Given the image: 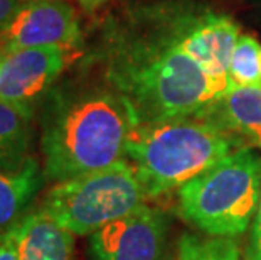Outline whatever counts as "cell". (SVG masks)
Masks as SVG:
<instances>
[{
    "instance_id": "obj_5",
    "label": "cell",
    "mask_w": 261,
    "mask_h": 260,
    "mask_svg": "<svg viewBox=\"0 0 261 260\" xmlns=\"http://www.w3.org/2000/svg\"><path fill=\"white\" fill-rule=\"evenodd\" d=\"M145 200L135 168L123 159L96 173L56 182L42 209L69 233L91 237L103 226L137 211Z\"/></svg>"
},
{
    "instance_id": "obj_4",
    "label": "cell",
    "mask_w": 261,
    "mask_h": 260,
    "mask_svg": "<svg viewBox=\"0 0 261 260\" xmlns=\"http://www.w3.org/2000/svg\"><path fill=\"white\" fill-rule=\"evenodd\" d=\"M261 200V156L240 147L179 190V209L207 237L234 239L251 225Z\"/></svg>"
},
{
    "instance_id": "obj_8",
    "label": "cell",
    "mask_w": 261,
    "mask_h": 260,
    "mask_svg": "<svg viewBox=\"0 0 261 260\" xmlns=\"http://www.w3.org/2000/svg\"><path fill=\"white\" fill-rule=\"evenodd\" d=\"M91 260H164L165 218L143 204L137 211L103 226L90 239Z\"/></svg>"
},
{
    "instance_id": "obj_15",
    "label": "cell",
    "mask_w": 261,
    "mask_h": 260,
    "mask_svg": "<svg viewBox=\"0 0 261 260\" xmlns=\"http://www.w3.org/2000/svg\"><path fill=\"white\" fill-rule=\"evenodd\" d=\"M175 260H243V252L234 239L184 235Z\"/></svg>"
},
{
    "instance_id": "obj_7",
    "label": "cell",
    "mask_w": 261,
    "mask_h": 260,
    "mask_svg": "<svg viewBox=\"0 0 261 260\" xmlns=\"http://www.w3.org/2000/svg\"><path fill=\"white\" fill-rule=\"evenodd\" d=\"M74 49L27 48L0 51V100L34 110L64 73Z\"/></svg>"
},
{
    "instance_id": "obj_14",
    "label": "cell",
    "mask_w": 261,
    "mask_h": 260,
    "mask_svg": "<svg viewBox=\"0 0 261 260\" xmlns=\"http://www.w3.org/2000/svg\"><path fill=\"white\" fill-rule=\"evenodd\" d=\"M261 88V48L256 37L241 34L229 63V90Z\"/></svg>"
},
{
    "instance_id": "obj_10",
    "label": "cell",
    "mask_w": 261,
    "mask_h": 260,
    "mask_svg": "<svg viewBox=\"0 0 261 260\" xmlns=\"http://www.w3.org/2000/svg\"><path fill=\"white\" fill-rule=\"evenodd\" d=\"M19 260H73L74 235L44 209L29 211L9 231Z\"/></svg>"
},
{
    "instance_id": "obj_12",
    "label": "cell",
    "mask_w": 261,
    "mask_h": 260,
    "mask_svg": "<svg viewBox=\"0 0 261 260\" xmlns=\"http://www.w3.org/2000/svg\"><path fill=\"white\" fill-rule=\"evenodd\" d=\"M44 181L36 157L17 171H0V237L9 233L24 218Z\"/></svg>"
},
{
    "instance_id": "obj_2",
    "label": "cell",
    "mask_w": 261,
    "mask_h": 260,
    "mask_svg": "<svg viewBox=\"0 0 261 260\" xmlns=\"http://www.w3.org/2000/svg\"><path fill=\"white\" fill-rule=\"evenodd\" d=\"M135 125L128 102L108 83L51 91L41 120L44 179L69 181L123 160Z\"/></svg>"
},
{
    "instance_id": "obj_13",
    "label": "cell",
    "mask_w": 261,
    "mask_h": 260,
    "mask_svg": "<svg viewBox=\"0 0 261 260\" xmlns=\"http://www.w3.org/2000/svg\"><path fill=\"white\" fill-rule=\"evenodd\" d=\"M32 117L34 110L0 100V171H17L32 157Z\"/></svg>"
},
{
    "instance_id": "obj_1",
    "label": "cell",
    "mask_w": 261,
    "mask_h": 260,
    "mask_svg": "<svg viewBox=\"0 0 261 260\" xmlns=\"http://www.w3.org/2000/svg\"><path fill=\"white\" fill-rule=\"evenodd\" d=\"M184 12L110 24L101 58L105 80L128 102L138 124L191 117L226 93L177 49Z\"/></svg>"
},
{
    "instance_id": "obj_18",
    "label": "cell",
    "mask_w": 261,
    "mask_h": 260,
    "mask_svg": "<svg viewBox=\"0 0 261 260\" xmlns=\"http://www.w3.org/2000/svg\"><path fill=\"white\" fill-rule=\"evenodd\" d=\"M0 260H19L17 252H15L12 239H10L9 233L0 237Z\"/></svg>"
},
{
    "instance_id": "obj_9",
    "label": "cell",
    "mask_w": 261,
    "mask_h": 260,
    "mask_svg": "<svg viewBox=\"0 0 261 260\" xmlns=\"http://www.w3.org/2000/svg\"><path fill=\"white\" fill-rule=\"evenodd\" d=\"M240 36V27L229 15L187 14L177 37V49L227 93L229 63Z\"/></svg>"
},
{
    "instance_id": "obj_6",
    "label": "cell",
    "mask_w": 261,
    "mask_h": 260,
    "mask_svg": "<svg viewBox=\"0 0 261 260\" xmlns=\"http://www.w3.org/2000/svg\"><path fill=\"white\" fill-rule=\"evenodd\" d=\"M81 27L66 0H31L0 29V51L27 48L76 49Z\"/></svg>"
},
{
    "instance_id": "obj_17",
    "label": "cell",
    "mask_w": 261,
    "mask_h": 260,
    "mask_svg": "<svg viewBox=\"0 0 261 260\" xmlns=\"http://www.w3.org/2000/svg\"><path fill=\"white\" fill-rule=\"evenodd\" d=\"M31 0H0V29L15 15V12Z\"/></svg>"
},
{
    "instance_id": "obj_11",
    "label": "cell",
    "mask_w": 261,
    "mask_h": 260,
    "mask_svg": "<svg viewBox=\"0 0 261 260\" xmlns=\"http://www.w3.org/2000/svg\"><path fill=\"white\" fill-rule=\"evenodd\" d=\"M205 117L249 147L261 149V88H232L201 110Z\"/></svg>"
},
{
    "instance_id": "obj_19",
    "label": "cell",
    "mask_w": 261,
    "mask_h": 260,
    "mask_svg": "<svg viewBox=\"0 0 261 260\" xmlns=\"http://www.w3.org/2000/svg\"><path fill=\"white\" fill-rule=\"evenodd\" d=\"M81 4V7L86 10V12H94L96 9H99L101 5H105L110 0H77Z\"/></svg>"
},
{
    "instance_id": "obj_16",
    "label": "cell",
    "mask_w": 261,
    "mask_h": 260,
    "mask_svg": "<svg viewBox=\"0 0 261 260\" xmlns=\"http://www.w3.org/2000/svg\"><path fill=\"white\" fill-rule=\"evenodd\" d=\"M243 260H261V200L253 220L251 239H249L248 250L244 253Z\"/></svg>"
},
{
    "instance_id": "obj_3",
    "label": "cell",
    "mask_w": 261,
    "mask_h": 260,
    "mask_svg": "<svg viewBox=\"0 0 261 260\" xmlns=\"http://www.w3.org/2000/svg\"><path fill=\"white\" fill-rule=\"evenodd\" d=\"M240 147V140L199 112L184 119L135 125L125 159L135 168L147 200H152L180 190Z\"/></svg>"
}]
</instances>
